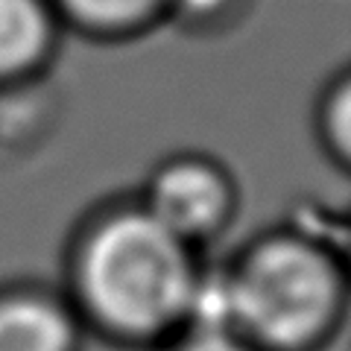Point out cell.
I'll list each match as a JSON object with an SVG mask.
<instances>
[{"instance_id":"obj_7","label":"cell","mask_w":351,"mask_h":351,"mask_svg":"<svg viewBox=\"0 0 351 351\" xmlns=\"http://www.w3.org/2000/svg\"><path fill=\"white\" fill-rule=\"evenodd\" d=\"M328 123H331V132H334V138L339 141V147H343L348 156H351V82L343 85L334 94Z\"/></svg>"},{"instance_id":"obj_1","label":"cell","mask_w":351,"mask_h":351,"mask_svg":"<svg viewBox=\"0 0 351 351\" xmlns=\"http://www.w3.org/2000/svg\"><path fill=\"white\" fill-rule=\"evenodd\" d=\"M188 261L182 237L149 214L108 223L88 249L85 290L108 322L149 331L188 302Z\"/></svg>"},{"instance_id":"obj_2","label":"cell","mask_w":351,"mask_h":351,"mask_svg":"<svg viewBox=\"0 0 351 351\" xmlns=\"http://www.w3.org/2000/svg\"><path fill=\"white\" fill-rule=\"evenodd\" d=\"M331 295V269L316 252L299 243H272L249 258L234 281L232 311L272 343H299L322 325Z\"/></svg>"},{"instance_id":"obj_4","label":"cell","mask_w":351,"mask_h":351,"mask_svg":"<svg viewBox=\"0 0 351 351\" xmlns=\"http://www.w3.org/2000/svg\"><path fill=\"white\" fill-rule=\"evenodd\" d=\"M47 38L50 24L38 0H0V76L36 64Z\"/></svg>"},{"instance_id":"obj_6","label":"cell","mask_w":351,"mask_h":351,"mask_svg":"<svg viewBox=\"0 0 351 351\" xmlns=\"http://www.w3.org/2000/svg\"><path fill=\"white\" fill-rule=\"evenodd\" d=\"M68 12L91 27H132L152 15H158L164 6H173V0H62Z\"/></svg>"},{"instance_id":"obj_3","label":"cell","mask_w":351,"mask_h":351,"mask_svg":"<svg viewBox=\"0 0 351 351\" xmlns=\"http://www.w3.org/2000/svg\"><path fill=\"white\" fill-rule=\"evenodd\" d=\"M219 208H223V188L214 173L199 164H176L152 182L149 217L179 237L208 228Z\"/></svg>"},{"instance_id":"obj_5","label":"cell","mask_w":351,"mask_h":351,"mask_svg":"<svg viewBox=\"0 0 351 351\" xmlns=\"http://www.w3.org/2000/svg\"><path fill=\"white\" fill-rule=\"evenodd\" d=\"M68 325L38 302L0 304V351H64Z\"/></svg>"},{"instance_id":"obj_9","label":"cell","mask_w":351,"mask_h":351,"mask_svg":"<svg viewBox=\"0 0 351 351\" xmlns=\"http://www.w3.org/2000/svg\"><path fill=\"white\" fill-rule=\"evenodd\" d=\"M179 351H243V348H237L234 343H228L223 337H202V339H193L191 346H184Z\"/></svg>"},{"instance_id":"obj_8","label":"cell","mask_w":351,"mask_h":351,"mask_svg":"<svg viewBox=\"0 0 351 351\" xmlns=\"http://www.w3.org/2000/svg\"><path fill=\"white\" fill-rule=\"evenodd\" d=\"M223 3H226V0H173L176 9L191 12V15H214Z\"/></svg>"}]
</instances>
